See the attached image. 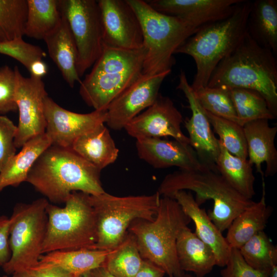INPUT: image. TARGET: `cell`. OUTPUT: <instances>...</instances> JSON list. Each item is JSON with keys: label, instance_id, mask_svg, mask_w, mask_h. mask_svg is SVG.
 <instances>
[{"label": "cell", "instance_id": "6da1fadb", "mask_svg": "<svg viewBox=\"0 0 277 277\" xmlns=\"http://www.w3.org/2000/svg\"><path fill=\"white\" fill-rule=\"evenodd\" d=\"M101 171L71 148L51 145L35 162L26 182L52 203L62 204L74 191L105 192Z\"/></svg>", "mask_w": 277, "mask_h": 277}, {"label": "cell", "instance_id": "7a4b0ae2", "mask_svg": "<svg viewBox=\"0 0 277 277\" xmlns=\"http://www.w3.org/2000/svg\"><path fill=\"white\" fill-rule=\"evenodd\" d=\"M207 86L242 88L260 93L277 116V63L274 54L247 33L212 72Z\"/></svg>", "mask_w": 277, "mask_h": 277}, {"label": "cell", "instance_id": "3957f363", "mask_svg": "<svg viewBox=\"0 0 277 277\" xmlns=\"http://www.w3.org/2000/svg\"><path fill=\"white\" fill-rule=\"evenodd\" d=\"M251 3L243 0L229 17L203 26L175 51L194 60L196 71L191 85L193 90L207 86L215 67L237 47L247 33Z\"/></svg>", "mask_w": 277, "mask_h": 277}, {"label": "cell", "instance_id": "277c9868", "mask_svg": "<svg viewBox=\"0 0 277 277\" xmlns=\"http://www.w3.org/2000/svg\"><path fill=\"white\" fill-rule=\"evenodd\" d=\"M189 190L200 206L212 200L213 207L207 214L222 232L227 230L233 220L254 201L248 199L232 188L217 170L204 166L200 169H179L167 174L157 192L161 196L172 197L178 191Z\"/></svg>", "mask_w": 277, "mask_h": 277}, {"label": "cell", "instance_id": "5b68a950", "mask_svg": "<svg viewBox=\"0 0 277 277\" xmlns=\"http://www.w3.org/2000/svg\"><path fill=\"white\" fill-rule=\"evenodd\" d=\"M191 221L175 200L161 196L154 220H135L128 231L135 236L143 259L160 267L169 277H179L184 272L177 258L176 240Z\"/></svg>", "mask_w": 277, "mask_h": 277}, {"label": "cell", "instance_id": "8992f818", "mask_svg": "<svg viewBox=\"0 0 277 277\" xmlns=\"http://www.w3.org/2000/svg\"><path fill=\"white\" fill-rule=\"evenodd\" d=\"M141 23L146 49L142 73L171 72L176 50L200 28L176 16L161 13L143 0H127Z\"/></svg>", "mask_w": 277, "mask_h": 277}, {"label": "cell", "instance_id": "52a82bcc", "mask_svg": "<svg viewBox=\"0 0 277 277\" xmlns=\"http://www.w3.org/2000/svg\"><path fill=\"white\" fill-rule=\"evenodd\" d=\"M89 194L74 191L64 207L49 203L42 254L80 249H93L97 241L94 212Z\"/></svg>", "mask_w": 277, "mask_h": 277}, {"label": "cell", "instance_id": "ba28073f", "mask_svg": "<svg viewBox=\"0 0 277 277\" xmlns=\"http://www.w3.org/2000/svg\"><path fill=\"white\" fill-rule=\"evenodd\" d=\"M161 196H115L106 192L90 195L96 222L97 241L93 249L110 250L124 239L131 223L135 220L152 221L157 214Z\"/></svg>", "mask_w": 277, "mask_h": 277}, {"label": "cell", "instance_id": "9c48e42d", "mask_svg": "<svg viewBox=\"0 0 277 277\" xmlns=\"http://www.w3.org/2000/svg\"><path fill=\"white\" fill-rule=\"evenodd\" d=\"M48 203L46 198L42 197L30 203L15 205L9 217L11 255L2 267L6 273L29 270L38 263L46 232Z\"/></svg>", "mask_w": 277, "mask_h": 277}, {"label": "cell", "instance_id": "30bf717a", "mask_svg": "<svg viewBox=\"0 0 277 277\" xmlns=\"http://www.w3.org/2000/svg\"><path fill=\"white\" fill-rule=\"evenodd\" d=\"M57 4L75 42L76 70L81 78L103 50L104 28L100 8L95 0H57Z\"/></svg>", "mask_w": 277, "mask_h": 277}, {"label": "cell", "instance_id": "8fae6325", "mask_svg": "<svg viewBox=\"0 0 277 277\" xmlns=\"http://www.w3.org/2000/svg\"><path fill=\"white\" fill-rule=\"evenodd\" d=\"M15 101L19 113L14 139L16 148L29 140L45 132L46 121L44 101L48 93L42 78L22 75L17 66Z\"/></svg>", "mask_w": 277, "mask_h": 277}, {"label": "cell", "instance_id": "7c38bea8", "mask_svg": "<svg viewBox=\"0 0 277 277\" xmlns=\"http://www.w3.org/2000/svg\"><path fill=\"white\" fill-rule=\"evenodd\" d=\"M46 121L45 133L52 145L71 148L81 136L106 123L107 110H94L88 113L69 111L55 103L48 95L44 101Z\"/></svg>", "mask_w": 277, "mask_h": 277}, {"label": "cell", "instance_id": "4fadbf2b", "mask_svg": "<svg viewBox=\"0 0 277 277\" xmlns=\"http://www.w3.org/2000/svg\"><path fill=\"white\" fill-rule=\"evenodd\" d=\"M171 72L155 75L142 73L109 105L106 123L120 130L157 98L160 87Z\"/></svg>", "mask_w": 277, "mask_h": 277}, {"label": "cell", "instance_id": "5bb4252c", "mask_svg": "<svg viewBox=\"0 0 277 277\" xmlns=\"http://www.w3.org/2000/svg\"><path fill=\"white\" fill-rule=\"evenodd\" d=\"M182 115L172 101L160 93L154 103L133 118L124 129L136 140L170 136L190 145L189 137L182 130Z\"/></svg>", "mask_w": 277, "mask_h": 277}, {"label": "cell", "instance_id": "9a60e30c", "mask_svg": "<svg viewBox=\"0 0 277 277\" xmlns=\"http://www.w3.org/2000/svg\"><path fill=\"white\" fill-rule=\"evenodd\" d=\"M97 2L103 24V45L125 49L142 48L144 38L141 23L127 0Z\"/></svg>", "mask_w": 277, "mask_h": 277}, {"label": "cell", "instance_id": "2e32d148", "mask_svg": "<svg viewBox=\"0 0 277 277\" xmlns=\"http://www.w3.org/2000/svg\"><path fill=\"white\" fill-rule=\"evenodd\" d=\"M177 89L185 94L191 111V117L185 122L190 146L204 166L217 170L215 163L220 152L219 140L215 136L205 111L196 98L184 71L179 75Z\"/></svg>", "mask_w": 277, "mask_h": 277}, {"label": "cell", "instance_id": "e0dca14e", "mask_svg": "<svg viewBox=\"0 0 277 277\" xmlns=\"http://www.w3.org/2000/svg\"><path fill=\"white\" fill-rule=\"evenodd\" d=\"M243 0H148L155 10L200 28L229 17Z\"/></svg>", "mask_w": 277, "mask_h": 277}, {"label": "cell", "instance_id": "ac0fdd59", "mask_svg": "<svg viewBox=\"0 0 277 277\" xmlns=\"http://www.w3.org/2000/svg\"><path fill=\"white\" fill-rule=\"evenodd\" d=\"M136 148L140 158L154 168L177 167L179 169H200L204 166L190 145L161 137L137 139Z\"/></svg>", "mask_w": 277, "mask_h": 277}, {"label": "cell", "instance_id": "d6986e66", "mask_svg": "<svg viewBox=\"0 0 277 277\" xmlns=\"http://www.w3.org/2000/svg\"><path fill=\"white\" fill-rule=\"evenodd\" d=\"M142 73V69L125 73L90 72L81 81L79 93L85 103L94 110H107L110 103Z\"/></svg>", "mask_w": 277, "mask_h": 277}, {"label": "cell", "instance_id": "ffe728a7", "mask_svg": "<svg viewBox=\"0 0 277 277\" xmlns=\"http://www.w3.org/2000/svg\"><path fill=\"white\" fill-rule=\"evenodd\" d=\"M247 143L248 160L254 165L262 178L277 172V150L274 140L277 127L269 126L268 120H258L243 126Z\"/></svg>", "mask_w": 277, "mask_h": 277}, {"label": "cell", "instance_id": "44dd1931", "mask_svg": "<svg viewBox=\"0 0 277 277\" xmlns=\"http://www.w3.org/2000/svg\"><path fill=\"white\" fill-rule=\"evenodd\" d=\"M181 207L183 211L194 224L195 233L212 250L215 257L216 265L225 267L230 255L231 248L207 212L201 208L191 192L180 190L172 196Z\"/></svg>", "mask_w": 277, "mask_h": 277}, {"label": "cell", "instance_id": "7402d4cb", "mask_svg": "<svg viewBox=\"0 0 277 277\" xmlns=\"http://www.w3.org/2000/svg\"><path fill=\"white\" fill-rule=\"evenodd\" d=\"M50 58L60 70L66 83L73 88L81 83L76 70L77 51L67 21L62 15L58 26L44 39Z\"/></svg>", "mask_w": 277, "mask_h": 277}, {"label": "cell", "instance_id": "603a6c76", "mask_svg": "<svg viewBox=\"0 0 277 277\" xmlns=\"http://www.w3.org/2000/svg\"><path fill=\"white\" fill-rule=\"evenodd\" d=\"M176 255L181 270L194 273L196 277H204L216 266L211 248L186 226L178 235Z\"/></svg>", "mask_w": 277, "mask_h": 277}, {"label": "cell", "instance_id": "cb8c5ba5", "mask_svg": "<svg viewBox=\"0 0 277 277\" xmlns=\"http://www.w3.org/2000/svg\"><path fill=\"white\" fill-rule=\"evenodd\" d=\"M262 195L255 202L241 212L227 229L225 237L231 248L239 249L259 232L264 231L271 214V209L266 202L265 184H262Z\"/></svg>", "mask_w": 277, "mask_h": 277}, {"label": "cell", "instance_id": "d4e9b609", "mask_svg": "<svg viewBox=\"0 0 277 277\" xmlns=\"http://www.w3.org/2000/svg\"><path fill=\"white\" fill-rule=\"evenodd\" d=\"M71 148L101 170L114 163L119 152L104 124L77 138Z\"/></svg>", "mask_w": 277, "mask_h": 277}, {"label": "cell", "instance_id": "484cf974", "mask_svg": "<svg viewBox=\"0 0 277 277\" xmlns=\"http://www.w3.org/2000/svg\"><path fill=\"white\" fill-rule=\"evenodd\" d=\"M247 31L259 45L277 53V1L256 0L251 3Z\"/></svg>", "mask_w": 277, "mask_h": 277}, {"label": "cell", "instance_id": "4316f807", "mask_svg": "<svg viewBox=\"0 0 277 277\" xmlns=\"http://www.w3.org/2000/svg\"><path fill=\"white\" fill-rule=\"evenodd\" d=\"M51 145L45 132L27 141L0 172V191L8 186L16 187L26 182L35 162Z\"/></svg>", "mask_w": 277, "mask_h": 277}, {"label": "cell", "instance_id": "83f0119b", "mask_svg": "<svg viewBox=\"0 0 277 277\" xmlns=\"http://www.w3.org/2000/svg\"><path fill=\"white\" fill-rule=\"evenodd\" d=\"M219 142L220 152L215 163L217 171L239 193L252 200L255 194L253 165L248 159L243 160L231 154L219 140Z\"/></svg>", "mask_w": 277, "mask_h": 277}, {"label": "cell", "instance_id": "f1b7e54d", "mask_svg": "<svg viewBox=\"0 0 277 277\" xmlns=\"http://www.w3.org/2000/svg\"><path fill=\"white\" fill-rule=\"evenodd\" d=\"M110 251L87 248L56 250L42 254L39 262L57 265L79 277L103 265Z\"/></svg>", "mask_w": 277, "mask_h": 277}, {"label": "cell", "instance_id": "f546056e", "mask_svg": "<svg viewBox=\"0 0 277 277\" xmlns=\"http://www.w3.org/2000/svg\"><path fill=\"white\" fill-rule=\"evenodd\" d=\"M27 5L25 35L44 40L61 23L57 0H27Z\"/></svg>", "mask_w": 277, "mask_h": 277}, {"label": "cell", "instance_id": "4dcf8cb0", "mask_svg": "<svg viewBox=\"0 0 277 277\" xmlns=\"http://www.w3.org/2000/svg\"><path fill=\"white\" fill-rule=\"evenodd\" d=\"M143 260L135 236L128 231L123 241L110 250L103 266L117 277H134Z\"/></svg>", "mask_w": 277, "mask_h": 277}, {"label": "cell", "instance_id": "1f68e13d", "mask_svg": "<svg viewBox=\"0 0 277 277\" xmlns=\"http://www.w3.org/2000/svg\"><path fill=\"white\" fill-rule=\"evenodd\" d=\"M146 54L144 46L125 49L103 45L102 52L90 72L100 73H125L142 69Z\"/></svg>", "mask_w": 277, "mask_h": 277}, {"label": "cell", "instance_id": "d6a6232c", "mask_svg": "<svg viewBox=\"0 0 277 277\" xmlns=\"http://www.w3.org/2000/svg\"><path fill=\"white\" fill-rule=\"evenodd\" d=\"M230 97L236 112L238 124L243 126L246 123L258 120L276 118L264 97L256 91L242 88L229 89Z\"/></svg>", "mask_w": 277, "mask_h": 277}, {"label": "cell", "instance_id": "836d02e7", "mask_svg": "<svg viewBox=\"0 0 277 277\" xmlns=\"http://www.w3.org/2000/svg\"><path fill=\"white\" fill-rule=\"evenodd\" d=\"M239 250L246 263L252 268L270 273L277 265V248L264 231L255 234Z\"/></svg>", "mask_w": 277, "mask_h": 277}, {"label": "cell", "instance_id": "e575fe53", "mask_svg": "<svg viewBox=\"0 0 277 277\" xmlns=\"http://www.w3.org/2000/svg\"><path fill=\"white\" fill-rule=\"evenodd\" d=\"M27 0H0V44L23 38Z\"/></svg>", "mask_w": 277, "mask_h": 277}, {"label": "cell", "instance_id": "d590c367", "mask_svg": "<svg viewBox=\"0 0 277 277\" xmlns=\"http://www.w3.org/2000/svg\"><path fill=\"white\" fill-rule=\"evenodd\" d=\"M205 112L214 131L219 135V140L227 150L243 160L248 159L247 143L243 127L206 111Z\"/></svg>", "mask_w": 277, "mask_h": 277}, {"label": "cell", "instance_id": "8d00e7d4", "mask_svg": "<svg viewBox=\"0 0 277 277\" xmlns=\"http://www.w3.org/2000/svg\"><path fill=\"white\" fill-rule=\"evenodd\" d=\"M193 91L196 98L205 111L238 123L229 89L205 86Z\"/></svg>", "mask_w": 277, "mask_h": 277}, {"label": "cell", "instance_id": "74e56055", "mask_svg": "<svg viewBox=\"0 0 277 277\" xmlns=\"http://www.w3.org/2000/svg\"><path fill=\"white\" fill-rule=\"evenodd\" d=\"M16 75L14 68L0 67V115L17 111L15 101Z\"/></svg>", "mask_w": 277, "mask_h": 277}, {"label": "cell", "instance_id": "f35d334b", "mask_svg": "<svg viewBox=\"0 0 277 277\" xmlns=\"http://www.w3.org/2000/svg\"><path fill=\"white\" fill-rule=\"evenodd\" d=\"M17 126L5 115H0V172L16 154L14 139Z\"/></svg>", "mask_w": 277, "mask_h": 277}, {"label": "cell", "instance_id": "ab89813d", "mask_svg": "<svg viewBox=\"0 0 277 277\" xmlns=\"http://www.w3.org/2000/svg\"><path fill=\"white\" fill-rule=\"evenodd\" d=\"M221 271L222 277H269V274L258 270L244 260L238 249L231 248L229 259Z\"/></svg>", "mask_w": 277, "mask_h": 277}, {"label": "cell", "instance_id": "60d3db41", "mask_svg": "<svg viewBox=\"0 0 277 277\" xmlns=\"http://www.w3.org/2000/svg\"><path fill=\"white\" fill-rule=\"evenodd\" d=\"M10 219L0 215V267H3L10 260L11 252L9 244Z\"/></svg>", "mask_w": 277, "mask_h": 277}, {"label": "cell", "instance_id": "b9f144b4", "mask_svg": "<svg viewBox=\"0 0 277 277\" xmlns=\"http://www.w3.org/2000/svg\"><path fill=\"white\" fill-rule=\"evenodd\" d=\"M29 270L34 277H77L63 268L49 263L39 262Z\"/></svg>", "mask_w": 277, "mask_h": 277}, {"label": "cell", "instance_id": "7bdbcfd3", "mask_svg": "<svg viewBox=\"0 0 277 277\" xmlns=\"http://www.w3.org/2000/svg\"><path fill=\"white\" fill-rule=\"evenodd\" d=\"M0 54L9 56L18 62L22 61L26 54V47L22 39L0 44Z\"/></svg>", "mask_w": 277, "mask_h": 277}, {"label": "cell", "instance_id": "ee69618b", "mask_svg": "<svg viewBox=\"0 0 277 277\" xmlns=\"http://www.w3.org/2000/svg\"><path fill=\"white\" fill-rule=\"evenodd\" d=\"M165 274L160 267L144 259L140 269L134 277H163Z\"/></svg>", "mask_w": 277, "mask_h": 277}, {"label": "cell", "instance_id": "f6af8a7d", "mask_svg": "<svg viewBox=\"0 0 277 277\" xmlns=\"http://www.w3.org/2000/svg\"><path fill=\"white\" fill-rule=\"evenodd\" d=\"M28 71L30 73V76L42 78L48 71L47 66L42 60H37L33 62L30 65Z\"/></svg>", "mask_w": 277, "mask_h": 277}, {"label": "cell", "instance_id": "bcb514c9", "mask_svg": "<svg viewBox=\"0 0 277 277\" xmlns=\"http://www.w3.org/2000/svg\"><path fill=\"white\" fill-rule=\"evenodd\" d=\"M88 277H117L102 265L87 272Z\"/></svg>", "mask_w": 277, "mask_h": 277}, {"label": "cell", "instance_id": "7dc6e473", "mask_svg": "<svg viewBox=\"0 0 277 277\" xmlns=\"http://www.w3.org/2000/svg\"><path fill=\"white\" fill-rule=\"evenodd\" d=\"M12 274V277H34L30 270L16 271Z\"/></svg>", "mask_w": 277, "mask_h": 277}, {"label": "cell", "instance_id": "c3c4849f", "mask_svg": "<svg viewBox=\"0 0 277 277\" xmlns=\"http://www.w3.org/2000/svg\"><path fill=\"white\" fill-rule=\"evenodd\" d=\"M269 277H277V265L272 268L269 273Z\"/></svg>", "mask_w": 277, "mask_h": 277}, {"label": "cell", "instance_id": "681fc988", "mask_svg": "<svg viewBox=\"0 0 277 277\" xmlns=\"http://www.w3.org/2000/svg\"><path fill=\"white\" fill-rule=\"evenodd\" d=\"M179 277H196V276H192V275H189V274H185L184 273H183Z\"/></svg>", "mask_w": 277, "mask_h": 277}, {"label": "cell", "instance_id": "f907efd6", "mask_svg": "<svg viewBox=\"0 0 277 277\" xmlns=\"http://www.w3.org/2000/svg\"><path fill=\"white\" fill-rule=\"evenodd\" d=\"M79 277H88V275L87 274V272H86V273H85L83 274L80 275Z\"/></svg>", "mask_w": 277, "mask_h": 277}, {"label": "cell", "instance_id": "816d5d0a", "mask_svg": "<svg viewBox=\"0 0 277 277\" xmlns=\"http://www.w3.org/2000/svg\"><path fill=\"white\" fill-rule=\"evenodd\" d=\"M2 277H8V276H7V275H5L3 276Z\"/></svg>", "mask_w": 277, "mask_h": 277}]
</instances>
